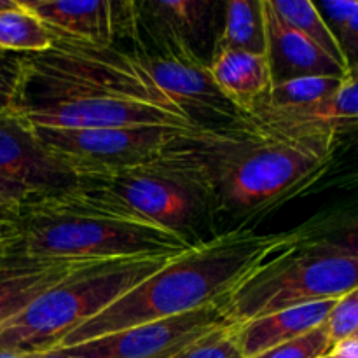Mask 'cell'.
<instances>
[{"label":"cell","instance_id":"cell-14","mask_svg":"<svg viewBox=\"0 0 358 358\" xmlns=\"http://www.w3.org/2000/svg\"><path fill=\"white\" fill-rule=\"evenodd\" d=\"M52 31L93 42H115V2L110 0H20Z\"/></svg>","mask_w":358,"mask_h":358},{"label":"cell","instance_id":"cell-27","mask_svg":"<svg viewBox=\"0 0 358 358\" xmlns=\"http://www.w3.org/2000/svg\"><path fill=\"white\" fill-rule=\"evenodd\" d=\"M315 6L320 10V14L327 21V24L334 31L336 37H339V34L346 27L352 14L355 13V9L358 7V0H327V2L315 3Z\"/></svg>","mask_w":358,"mask_h":358},{"label":"cell","instance_id":"cell-1","mask_svg":"<svg viewBox=\"0 0 358 358\" xmlns=\"http://www.w3.org/2000/svg\"><path fill=\"white\" fill-rule=\"evenodd\" d=\"M297 240V231L257 234L236 229L208 241H198L96 317L73 329L56 348H69L226 301L264 262L292 247Z\"/></svg>","mask_w":358,"mask_h":358},{"label":"cell","instance_id":"cell-19","mask_svg":"<svg viewBox=\"0 0 358 358\" xmlns=\"http://www.w3.org/2000/svg\"><path fill=\"white\" fill-rule=\"evenodd\" d=\"M269 6L283 23L303 34L308 41L313 42L345 72L350 73V63L338 37L313 2L310 0H269Z\"/></svg>","mask_w":358,"mask_h":358},{"label":"cell","instance_id":"cell-17","mask_svg":"<svg viewBox=\"0 0 358 358\" xmlns=\"http://www.w3.org/2000/svg\"><path fill=\"white\" fill-rule=\"evenodd\" d=\"M140 10L150 20L177 35L201 58L206 45H215L217 9L213 0H145L138 2ZM206 59V58H205Z\"/></svg>","mask_w":358,"mask_h":358},{"label":"cell","instance_id":"cell-8","mask_svg":"<svg viewBox=\"0 0 358 358\" xmlns=\"http://www.w3.org/2000/svg\"><path fill=\"white\" fill-rule=\"evenodd\" d=\"M35 131L49 152L79 180L152 166L187 150L210 129L135 126L103 129L35 128Z\"/></svg>","mask_w":358,"mask_h":358},{"label":"cell","instance_id":"cell-7","mask_svg":"<svg viewBox=\"0 0 358 358\" xmlns=\"http://www.w3.org/2000/svg\"><path fill=\"white\" fill-rule=\"evenodd\" d=\"M357 287L358 257L297 240L227 297V318L245 324L287 308L341 299Z\"/></svg>","mask_w":358,"mask_h":358},{"label":"cell","instance_id":"cell-30","mask_svg":"<svg viewBox=\"0 0 358 358\" xmlns=\"http://www.w3.org/2000/svg\"><path fill=\"white\" fill-rule=\"evenodd\" d=\"M329 358H358V339L348 338L332 346Z\"/></svg>","mask_w":358,"mask_h":358},{"label":"cell","instance_id":"cell-35","mask_svg":"<svg viewBox=\"0 0 358 358\" xmlns=\"http://www.w3.org/2000/svg\"><path fill=\"white\" fill-rule=\"evenodd\" d=\"M9 233H10V220L0 219V243L9 236Z\"/></svg>","mask_w":358,"mask_h":358},{"label":"cell","instance_id":"cell-22","mask_svg":"<svg viewBox=\"0 0 358 358\" xmlns=\"http://www.w3.org/2000/svg\"><path fill=\"white\" fill-rule=\"evenodd\" d=\"M299 241L311 247L358 257V208L353 212L329 217L318 224L297 229Z\"/></svg>","mask_w":358,"mask_h":358},{"label":"cell","instance_id":"cell-21","mask_svg":"<svg viewBox=\"0 0 358 358\" xmlns=\"http://www.w3.org/2000/svg\"><path fill=\"white\" fill-rule=\"evenodd\" d=\"M51 42V28L45 27L20 0H16V6L0 10V49L28 55L45 51Z\"/></svg>","mask_w":358,"mask_h":358},{"label":"cell","instance_id":"cell-36","mask_svg":"<svg viewBox=\"0 0 358 358\" xmlns=\"http://www.w3.org/2000/svg\"><path fill=\"white\" fill-rule=\"evenodd\" d=\"M348 79H358V63L350 69V73H348Z\"/></svg>","mask_w":358,"mask_h":358},{"label":"cell","instance_id":"cell-37","mask_svg":"<svg viewBox=\"0 0 358 358\" xmlns=\"http://www.w3.org/2000/svg\"><path fill=\"white\" fill-rule=\"evenodd\" d=\"M352 338H355V339H358V331L355 332V334H353V336H352Z\"/></svg>","mask_w":358,"mask_h":358},{"label":"cell","instance_id":"cell-38","mask_svg":"<svg viewBox=\"0 0 358 358\" xmlns=\"http://www.w3.org/2000/svg\"><path fill=\"white\" fill-rule=\"evenodd\" d=\"M355 182H358V175H357V177H355Z\"/></svg>","mask_w":358,"mask_h":358},{"label":"cell","instance_id":"cell-28","mask_svg":"<svg viewBox=\"0 0 358 358\" xmlns=\"http://www.w3.org/2000/svg\"><path fill=\"white\" fill-rule=\"evenodd\" d=\"M41 196V192L34 191L28 185L20 184V182L9 180V178L0 177V201L13 203V205H24L30 199Z\"/></svg>","mask_w":358,"mask_h":358},{"label":"cell","instance_id":"cell-33","mask_svg":"<svg viewBox=\"0 0 358 358\" xmlns=\"http://www.w3.org/2000/svg\"><path fill=\"white\" fill-rule=\"evenodd\" d=\"M30 358H79V357H72L66 355V353L58 352V350H49V352H38V353H31Z\"/></svg>","mask_w":358,"mask_h":358},{"label":"cell","instance_id":"cell-25","mask_svg":"<svg viewBox=\"0 0 358 358\" xmlns=\"http://www.w3.org/2000/svg\"><path fill=\"white\" fill-rule=\"evenodd\" d=\"M24 79V55L0 49V112L16 108Z\"/></svg>","mask_w":358,"mask_h":358},{"label":"cell","instance_id":"cell-31","mask_svg":"<svg viewBox=\"0 0 358 358\" xmlns=\"http://www.w3.org/2000/svg\"><path fill=\"white\" fill-rule=\"evenodd\" d=\"M339 143H345V145H348L350 149H353L355 152H358V124L352 126L350 129L343 131L341 135L336 136L334 145H332V152H334L336 145H339Z\"/></svg>","mask_w":358,"mask_h":358},{"label":"cell","instance_id":"cell-12","mask_svg":"<svg viewBox=\"0 0 358 358\" xmlns=\"http://www.w3.org/2000/svg\"><path fill=\"white\" fill-rule=\"evenodd\" d=\"M90 262L94 261L30 257L6 238L0 243V325Z\"/></svg>","mask_w":358,"mask_h":358},{"label":"cell","instance_id":"cell-39","mask_svg":"<svg viewBox=\"0 0 358 358\" xmlns=\"http://www.w3.org/2000/svg\"><path fill=\"white\" fill-rule=\"evenodd\" d=\"M324 358H329V355H327V357H324Z\"/></svg>","mask_w":358,"mask_h":358},{"label":"cell","instance_id":"cell-3","mask_svg":"<svg viewBox=\"0 0 358 358\" xmlns=\"http://www.w3.org/2000/svg\"><path fill=\"white\" fill-rule=\"evenodd\" d=\"M173 257L177 255H135L90 262L0 325V350H55L73 329L96 317Z\"/></svg>","mask_w":358,"mask_h":358},{"label":"cell","instance_id":"cell-18","mask_svg":"<svg viewBox=\"0 0 358 358\" xmlns=\"http://www.w3.org/2000/svg\"><path fill=\"white\" fill-rule=\"evenodd\" d=\"M264 0H229L224 6L222 30L217 34L213 51H247L266 55ZM212 56V55H210Z\"/></svg>","mask_w":358,"mask_h":358},{"label":"cell","instance_id":"cell-5","mask_svg":"<svg viewBox=\"0 0 358 358\" xmlns=\"http://www.w3.org/2000/svg\"><path fill=\"white\" fill-rule=\"evenodd\" d=\"M37 94L129 98L189 114L119 42L93 44L58 31H52L49 49L24 55L20 98Z\"/></svg>","mask_w":358,"mask_h":358},{"label":"cell","instance_id":"cell-11","mask_svg":"<svg viewBox=\"0 0 358 358\" xmlns=\"http://www.w3.org/2000/svg\"><path fill=\"white\" fill-rule=\"evenodd\" d=\"M0 177L28 185L41 194L69 189L77 182L16 108L0 112Z\"/></svg>","mask_w":358,"mask_h":358},{"label":"cell","instance_id":"cell-4","mask_svg":"<svg viewBox=\"0 0 358 358\" xmlns=\"http://www.w3.org/2000/svg\"><path fill=\"white\" fill-rule=\"evenodd\" d=\"M327 157L257 124L220 133L206 154L217 206L254 212L273 205L317 175Z\"/></svg>","mask_w":358,"mask_h":358},{"label":"cell","instance_id":"cell-2","mask_svg":"<svg viewBox=\"0 0 358 358\" xmlns=\"http://www.w3.org/2000/svg\"><path fill=\"white\" fill-rule=\"evenodd\" d=\"M7 241L30 257L76 261L180 255L196 245L77 184L21 205Z\"/></svg>","mask_w":358,"mask_h":358},{"label":"cell","instance_id":"cell-26","mask_svg":"<svg viewBox=\"0 0 358 358\" xmlns=\"http://www.w3.org/2000/svg\"><path fill=\"white\" fill-rule=\"evenodd\" d=\"M327 327L334 345L352 338L358 331V287L338 301L327 320Z\"/></svg>","mask_w":358,"mask_h":358},{"label":"cell","instance_id":"cell-10","mask_svg":"<svg viewBox=\"0 0 358 358\" xmlns=\"http://www.w3.org/2000/svg\"><path fill=\"white\" fill-rule=\"evenodd\" d=\"M224 324H229V318L226 301H220L201 310L147 322L76 346L56 350L79 358H171L196 339L222 327Z\"/></svg>","mask_w":358,"mask_h":358},{"label":"cell","instance_id":"cell-20","mask_svg":"<svg viewBox=\"0 0 358 358\" xmlns=\"http://www.w3.org/2000/svg\"><path fill=\"white\" fill-rule=\"evenodd\" d=\"M345 80L341 77H299L273 84L269 93L254 108V112H289L313 107L334 96Z\"/></svg>","mask_w":358,"mask_h":358},{"label":"cell","instance_id":"cell-32","mask_svg":"<svg viewBox=\"0 0 358 358\" xmlns=\"http://www.w3.org/2000/svg\"><path fill=\"white\" fill-rule=\"evenodd\" d=\"M20 205H13V203L0 201V219L3 220H13L16 217L17 210H20Z\"/></svg>","mask_w":358,"mask_h":358},{"label":"cell","instance_id":"cell-16","mask_svg":"<svg viewBox=\"0 0 358 358\" xmlns=\"http://www.w3.org/2000/svg\"><path fill=\"white\" fill-rule=\"evenodd\" d=\"M210 73L224 96L252 119V112L273 86L268 56L247 51H215L208 59Z\"/></svg>","mask_w":358,"mask_h":358},{"label":"cell","instance_id":"cell-13","mask_svg":"<svg viewBox=\"0 0 358 358\" xmlns=\"http://www.w3.org/2000/svg\"><path fill=\"white\" fill-rule=\"evenodd\" d=\"M266 31H268V56L273 84L285 83L299 77H341L348 79V72L320 48L308 41L303 34L283 23L264 0Z\"/></svg>","mask_w":358,"mask_h":358},{"label":"cell","instance_id":"cell-24","mask_svg":"<svg viewBox=\"0 0 358 358\" xmlns=\"http://www.w3.org/2000/svg\"><path fill=\"white\" fill-rule=\"evenodd\" d=\"M332 346L334 343H332L331 332L325 322L320 327L296 339H290L283 345L275 346L254 358H324L331 353Z\"/></svg>","mask_w":358,"mask_h":358},{"label":"cell","instance_id":"cell-23","mask_svg":"<svg viewBox=\"0 0 358 358\" xmlns=\"http://www.w3.org/2000/svg\"><path fill=\"white\" fill-rule=\"evenodd\" d=\"M171 358H245L238 341L236 325L224 324Z\"/></svg>","mask_w":358,"mask_h":358},{"label":"cell","instance_id":"cell-34","mask_svg":"<svg viewBox=\"0 0 358 358\" xmlns=\"http://www.w3.org/2000/svg\"><path fill=\"white\" fill-rule=\"evenodd\" d=\"M31 353L14 352V350H0V358H30Z\"/></svg>","mask_w":358,"mask_h":358},{"label":"cell","instance_id":"cell-9","mask_svg":"<svg viewBox=\"0 0 358 358\" xmlns=\"http://www.w3.org/2000/svg\"><path fill=\"white\" fill-rule=\"evenodd\" d=\"M16 110L35 128L103 129L135 126L203 128L189 114L171 110L149 101L112 96L38 94L21 96Z\"/></svg>","mask_w":358,"mask_h":358},{"label":"cell","instance_id":"cell-6","mask_svg":"<svg viewBox=\"0 0 358 358\" xmlns=\"http://www.w3.org/2000/svg\"><path fill=\"white\" fill-rule=\"evenodd\" d=\"M117 38L126 41V51L199 126H203L199 117L217 121L222 128L231 129L254 124L217 87L208 62L168 28L145 16L136 2H115V41Z\"/></svg>","mask_w":358,"mask_h":358},{"label":"cell","instance_id":"cell-15","mask_svg":"<svg viewBox=\"0 0 358 358\" xmlns=\"http://www.w3.org/2000/svg\"><path fill=\"white\" fill-rule=\"evenodd\" d=\"M338 301H320V303L287 308L245 324H234L241 353L245 358H254L320 327L329 320Z\"/></svg>","mask_w":358,"mask_h":358},{"label":"cell","instance_id":"cell-29","mask_svg":"<svg viewBox=\"0 0 358 358\" xmlns=\"http://www.w3.org/2000/svg\"><path fill=\"white\" fill-rule=\"evenodd\" d=\"M338 38L343 51H345L346 59L350 63V69H352L355 63H358V7L355 13L352 14L348 23H346V27L341 30Z\"/></svg>","mask_w":358,"mask_h":358}]
</instances>
